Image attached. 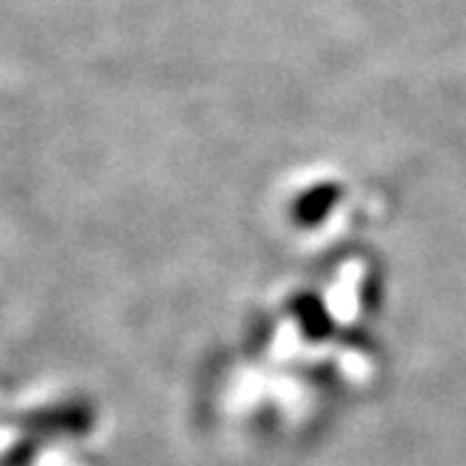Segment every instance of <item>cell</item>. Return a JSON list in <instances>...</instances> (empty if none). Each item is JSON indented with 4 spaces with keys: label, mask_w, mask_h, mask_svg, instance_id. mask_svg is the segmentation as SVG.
I'll return each mask as SVG.
<instances>
[]
</instances>
